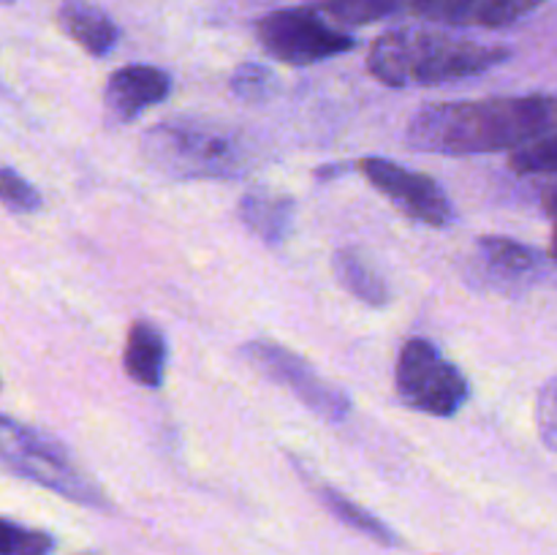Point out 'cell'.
<instances>
[{"mask_svg": "<svg viewBox=\"0 0 557 555\" xmlns=\"http://www.w3.org/2000/svg\"><path fill=\"white\" fill-rule=\"evenodd\" d=\"M557 131V96L479 98L441 101L422 107L411 118L406 139L413 150L438 156L522 150Z\"/></svg>", "mask_w": 557, "mask_h": 555, "instance_id": "6da1fadb", "label": "cell"}, {"mask_svg": "<svg viewBox=\"0 0 557 555\" xmlns=\"http://www.w3.org/2000/svg\"><path fill=\"white\" fill-rule=\"evenodd\" d=\"M511 58L509 47L457 38L444 30L397 27L375 38L368 71L389 87H428L484 74Z\"/></svg>", "mask_w": 557, "mask_h": 555, "instance_id": "7a4b0ae2", "label": "cell"}, {"mask_svg": "<svg viewBox=\"0 0 557 555\" xmlns=\"http://www.w3.org/2000/svg\"><path fill=\"white\" fill-rule=\"evenodd\" d=\"M147 163L174 180H232L245 172L248 147L237 134L196 120H172L141 139Z\"/></svg>", "mask_w": 557, "mask_h": 555, "instance_id": "3957f363", "label": "cell"}, {"mask_svg": "<svg viewBox=\"0 0 557 555\" xmlns=\"http://www.w3.org/2000/svg\"><path fill=\"white\" fill-rule=\"evenodd\" d=\"M0 449H3V466L16 477L30 479L74 504L92 506V509H109L103 490L90 477L79 471L74 457L63 444L47 430L30 428L16 419L3 417L0 428Z\"/></svg>", "mask_w": 557, "mask_h": 555, "instance_id": "277c9868", "label": "cell"}, {"mask_svg": "<svg viewBox=\"0 0 557 555\" xmlns=\"http://www.w3.org/2000/svg\"><path fill=\"white\" fill-rule=\"evenodd\" d=\"M400 400L430 417H455L471 397V384L451 359L428 337H411L395 365Z\"/></svg>", "mask_w": 557, "mask_h": 555, "instance_id": "5b68a950", "label": "cell"}, {"mask_svg": "<svg viewBox=\"0 0 557 555\" xmlns=\"http://www.w3.org/2000/svg\"><path fill=\"white\" fill-rule=\"evenodd\" d=\"M256 38L270 58L286 65H313L357 47L346 30L319 9H281L261 16Z\"/></svg>", "mask_w": 557, "mask_h": 555, "instance_id": "8992f818", "label": "cell"}, {"mask_svg": "<svg viewBox=\"0 0 557 555\" xmlns=\"http://www.w3.org/2000/svg\"><path fill=\"white\" fill-rule=\"evenodd\" d=\"M243 354L267 379L286 386L302 406L319 414L324 422H343L351 414V397L326 379H321L313 365L305 362L292 348L261 337V341H250L243 348Z\"/></svg>", "mask_w": 557, "mask_h": 555, "instance_id": "52a82bcc", "label": "cell"}, {"mask_svg": "<svg viewBox=\"0 0 557 555\" xmlns=\"http://www.w3.org/2000/svg\"><path fill=\"white\" fill-rule=\"evenodd\" d=\"M359 172L368 183H373L392 205L400 207L406 215L424 226L446 229L455 223L457 212L449 196L444 194L438 183L428 174H419L406 169L403 163L389 161V158L370 156L359 161Z\"/></svg>", "mask_w": 557, "mask_h": 555, "instance_id": "ba28073f", "label": "cell"}, {"mask_svg": "<svg viewBox=\"0 0 557 555\" xmlns=\"http://www.w3.org/2000/svg\"><path fill=\"white\" fill-rule=\"evenodd\" d=\"M172 92V76L156 65L134 63L114 71L103 87V107L112 123H131L147 109L166 101Z\"/></svg>", "mask_w": 557, "mask_h": 555, "instance_id": "9c48e42d", "label": "cell"}, {"mask_svg": "<svg viewBox=\"0 0 557 555\" xmlns=\"http://www.w3.org/2000/svg\"><path fill=\"white\" fill-rule=\"evenodd\" d=\"M544 0H411L422 20L457 27H506L533 14Z\"/></svg>", "mask_w": 557, "mask_h": 555, "instance_id": "30bf717a", "label": "cell"}, {"mask_svg": "<svg viewBox=\"0 0 557 555\" xmlns=\"http://www.w3.org/2000/svg\"><path fill=\"white\" fill-rule=\"evenodd\" d=\"M58 25L92 58H103L117 47V22L90 0H63L58 9Z\"/></svg>", "mask_w": 557, "mask_h": 555, "instance_id": "8fae6325", "label": "cell"}, {"mask_svg": "<svg viewBox=\"0 0 557 555\" xmlns=\"http://www.w3.org/2000/svg\"><path fill=\"white\" fill-rule=\"evenodd\" d=\"M239 218L267 245H283L294 229L297 201L281 190L253 188L239 199Z\"/></svg>", "mask_w": 557, "mask_h": 555, "instance_id": "7c38bea8", "label": "cell"}, {"mask_svg": "<svg viewBox=\"0 0 557 555\" xmlns=\"http://www.w3.org/2000/svg\"><path fill=\"white\" fill-rule=\"evenodd\" d=\"M166 359L169 346L163 332L152 321H136L128 330V343H125V373L136 384L158 390L163 384V373H166Z\"/></svg>", "mask_w": 557, "mask_h": 555, "instance_id": "4fadbf2b", "label": "cell"}, {"mask_svg": "<svg viewBox=\"0 0 557 555\" xmlns=\"http://www.w3.org/2000/svg\"><path fill=\"white\" fill-rule=\"evenodd\" d=\"M332 270H335L341 286L370 308H384L389 303V286H386L384 275L375 270V264L362 250L341 248L332 259Z\"/></svg>", "mask_w": 557, "mask_h": 555, "instance_id": "5bb4252c", "label": "cell"}, {"mask_svg": "<svg viewBox=\"0 0 557 555\" xmlns=\"http://www.w3.org/2000/svg\"><path fill=\"white\" fill-rule=\"evenodd\" d=\"M476 250L490 275L500 278V281H520V278L533 275L542 264L539 250L509 237H482L476 243Z\"/></svg>", "mask_w": 557, "mask_h": 555, "instance_id": "9a60e30c", "label": "cell"}, {"mask_svg": "<svg viewBox=\"0 0 557 555\" xmlns=\"http://www.w3.org/2000/svg\"><path fill=\"white\" fill-rule=\"evenodd\" d=\"M319 498L324 501V506L332 511V515L337 517V520L346 522V526L354 528V531L364 533V536L375 539V542H381V544H397V542H400V539H397V533L392 531V528L386 526L384 520H379L373 511H368L364 506H359L354 498L343 495L341 490L319 488Z\"/></svg>", "mask_w": 557, "mask_h": 555, "instance_id": "2e32d148", "label": "cell"}, {"mask_svg": "<svg viewBox=\"0 0 557 555\" xmlns=\"http://www.w3.org/2000/svg\"><path fill=\"white\" fill-rule=\"evenodd\" d=\"M310 3L337 27H362L395 14L403 3L411 0H310Z\"/></svg>", "mask_w": 557, "mask_h": 555, "instance_id": "e0dca14e", "label": "cell"}, {"mask_svg": "<svg viewBox=\"0 0 557 555\" xmlns=\"http://www.w3.org/2000/svg\"><path fill=\"white\" fill-rule=\"evenodd\" d=\"M228 87L239 101L261 103L277 92V76L261 63H243L228 79Z\"/></svg>", "mask_w": 557, "mask_h": 555, "instance_id": "ac0fdd59", "label": "cell"}, {"mask_svg": "<svg viewBox=\"0 0 557 555\" xmlns=\"http://www.w3.org/2000/svg\"><path fill=\"white\" fill-rule=\"evenodd\" d=\"M54 550V539L47 531L20 526V522L3 520V544L0 555H49Z\"/></svg>", "mask_w": 557, "mask_h": 555, "instance_id": "d6986e66", "label": "cell"}, {"mask_svg": "<svg viewBox=\"0 0 557 555\" xmlns=\"http://www.w3.org/2000/svg\"><path fill=\"white\" fill-rule=\"evenodd\" d=\"M509 169L520 174H557V131L511 152Z\"/></svg>", "mask_w": 557, "mask_h": 555, "instance_id": "ffe728a7", "label": "cell"}, {"mask_svg": "<svg viewBox=\"0 0 557 555\" xmlns=\"http://www.w3.org/2000/svg\"><path fill=\"white\" fill-rule=\"evenodd\" d=\"M0 196L14 212H36L41 207V194L22 174H16L14 166H3L0 172Z\"/></svg>", "mask_w": 557, "mask_h": 555, "instance_id": "44dd1931", "label": "cell"}, {"mask_svg": "<svg viewBox=\"0 0 557 555\" xmlns=\"http://www.w3.org/2000/svg\"><path fill=\"white\" fill-rule=\"evenodd\" d=\"M536 424L539 435L549 449L557 452V375L542 386L536 400Z\"/></svg>", "mask_w": 557, "mask_h": 555, "instance_id": "7402d4cb", "label": "cell"}, {"mask_svg": "<svg viewBox=\"0 0 557 555\" xmlns=\"http://www.w3.org/2000/svg\"><path fill=\"white\" fill-rule=\"evenodd\" d=\"M542 201H544V207H547L549 215H553L557 221V180H555V183H549L547 188H544Z\"/></svg>", "mask_w": 557, "mask_h": 555, "instance_id": "603a6c76", "label": "cell"}, {"mask_svg": "<svg viewBox=\"0 0 557 555\" xmlns=\"http://www.w3.org/2000/svg\"><path fill=\"white\" fill-rule=\"evenodd\" d=\"M346 172H348V166H335V163H332V166H321L319 172H315V177L332 180V177H337V174H346Z\"/></svg>", "mask_w": 557, "mask_h": 555, "instance_id": "cb8c5ba5", "label": "cell"}, {"mask_svg": "<svg viewBox=\"0 0 557 555\" xmlns=\"http://www.w3.org/2000/svg\"><path fill=\"white\" fill-rule=\"evenodd\" d=\"M549 256L557 261V221H555V229H553V245H549Z\"/></svg>", "mask_w": 557, "mask_h": 555, "instance_id": "d4e9b609", "label": "cell"}, {"mask_svg": "<svg viewBox=\"0 0 557 555\" xmlns=\"http://www.w3.org/2000/svg\"><path fill=\"white\" fill-rule=\"evenodd\" d=\"M5 3H11V0H5Z\"/></svg>", "mask_w": 557, "mask_h": 555, "instance_id": "484cf974", "label": "cell"}]
</instances>
